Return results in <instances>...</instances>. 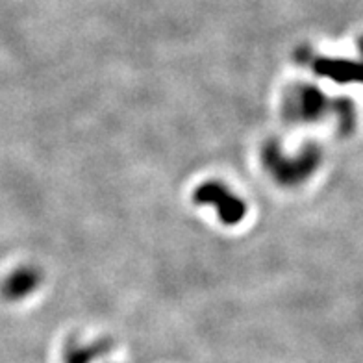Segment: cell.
<instances>
[{"mask_svg": "<svg viewBox=\"0 0 363 363\" xmlns=\"http://www.w3.org/2000/svg\"><path fill=\"white\" fill-rule=\"evenodd\" d=\"M196 201L213 202L216 206H219L220 219L225 220V223H238L243 217V204H241V201L234 199V195H230L225 187L219 186V184H206V186L199 187Z\"/></svg>", "mask_w": 363, "mask_h": 363, "instance_id": "cell-1", "label": "cell"}, {"mask_svg": "<svg viewBox=\"0 0 363 363\" xmlns=\"http://www.w3.org/2000/svg\"><path fill=\"white\" fill-rule=\"evenodd\" d=\"M32 284H34V280H32V274H30V272H17V274H13V277L6 282L4 286L6 296L15 298V296L24 295V293L28 291L30 287H32Z\"/></svg>", "mask_w": 363, "mask_h": 363, "instance_id": "cell-2", "label": "cell"}]
</instances>
